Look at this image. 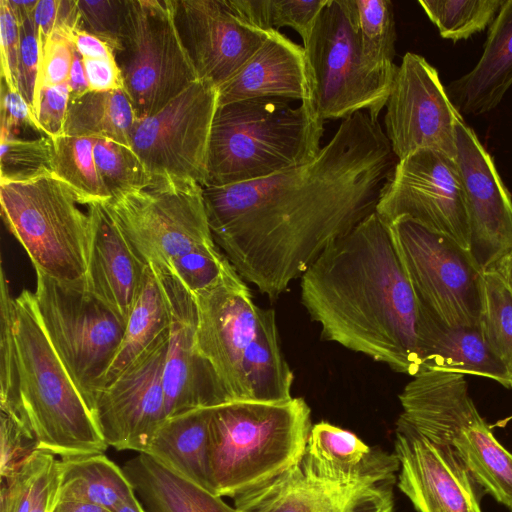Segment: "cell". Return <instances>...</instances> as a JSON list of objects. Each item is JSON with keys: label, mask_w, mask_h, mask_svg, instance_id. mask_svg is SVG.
Masks as SVG:
<instances>
[{"label": "cell", "mask_w": 512, "mask_h": 512, "mask_svg": "<svg viewBox=\"0 0 512 512\" xmlns=\"http://www.w3.org/2000/svg\"><path fill=\"white\" fill-rule=\"evenodd\" d=\"M69 101L70 91L67 82L43 88L37 119L46 136L55 139L64 134Z\"/></svg>", "instance_id": "cell-48"}, {"label": "cell", "mask_w": 512, "mask_h": 512, "mask_svg": "<svg viewBox=\"0 0 512 512\" xmlns=\"http://www.w3.org/2000/svg\"><path fill=\"white\" fill-rule=\"evenodd\" d=\"M389 228L419 302L446 324L481 325L484 271L470 251L407 217Z\"/></svg>", "instance_id": "cell-12"}, {"label": "cell", "mask_w": 512, "mask_h": 512, "mask_svg": "<svg viewBox=\"0 0 512 512\" xmlns=\"http://www.w3.org/2000/svg\"><path fill=\"white\" fill-rule=\"evenodd\" d=\"M314 116L346 119L366 112L378 121L395 73L370 70L361 55L354 0H328L303 44Z\"/></svg>", "instance_id": "cell-8"}, {"label": "cell", "mask_w": 512, "mask_h": 512, "mask_svg": "<svg viewBox=\"0 0 512 512\" xmlns=\"http://www.w3.org/2000/svg\"><path fill=\"white\" fill-rule=\"evenodd\" d=\"M93 154L101 182L111 198L145 189L153 183V177L129 145L95 138Z\"/></svg>", "instance_id": "cell-37"}, {"label": "cell", "mask_w": 512, "mask_h": 512, "mask_svg": "<svg viewBox=\"0 0 512 512\" xmlns=\"http://www.w3.org/2000/svg\"><path fill=\"white\" fill-rule=\"evenodd\" d=\"M234 6L255 27L279 31L290 27L307 42L314 24L328 0H232Z\"/></svg>", "instance_id": "cell-38"}, {"label": "cell", "mask_w": 512, "mask_h": 512, "mask_svg": "<svg viewBox=\"0 0 512 512\" xmlns=\"http://www.w3.org/2000/svg\"><path fill=\"white\" fill-rule=\"evenodd\" d=\"M94 142L95 138L65 134L53 139L52 173L73 190L83 205L104 203L111 198L96 168Z\"/></svg>", "instance_id": "cell-34"}, {"label": "cell", "mask_w": 512, "mask_h": 512, "mask_svg": "<svg viewBox=\"0 0 512 512\" xmlns=\"http://www.w3.org/2000/svg\"><path fill=\"white\" fill-rule=\"evenodd\" d=\"M432 441L451 446L475 482L512 511V453L478 411L447 426Z\"/></svg>", "instance_id": "cell-27"}, {"label": "cell", "mask_w": 512, "mask_h": 512, "mask_svg": "<svg viewBox=\"0 0 512 512\" xmlns=\"http://www.w3.org/2000/svg\"><path fill=\"white\" fill-rule=\"evenodd\" d=\"M395 484H345L305 472L299 461L235 497L241 512H395Z\"/></svg>", "instance_id": "cell-21"}, {"label": "cell", "mask_w": 512, "mask_h": 512, "mask_svg": "<svg viewBox=\"0 0 512 512\" xmlns=\"http://www.w3.org/2000/svg\"><path fill=\"white\" fill-rule=\"evenodd\" d=\"M169 325V310L163 290L155 272L147 265L126 320L120 346L103 378L101 389L151 347L169 329Z\"/></svg>", "instance_id": "cell-30"}, {"label": "cell", "mask_w": 512, "mask_h": 512, "mask_svg": "<svg viewBox=\"0 0 512 512\" xmlns=\"http://www.w3.org/2000/svg\"><path fill=\"white\" fill-rule=\"evenodd\" d=\"M39 75V42L34 18L31 16L20 25L18 89L23 98L31 106L32 110L34 107Z\"/></svg>", "instance_id": "cell-45"}, {"label": "cell", "mask_w": 512, "mask_h": 512, "mask_svg": "<svg viewBox=\"0 0 512 512\" xmlns=\"http://www.w3.org/2000/svg\"><path fill=\"white\" fill-rule=\"evenodd\" d=\"M3 221L34 269L65 282L85 279L91 219L73 190L53 173L25 181H0Z\"/></svg>", "instance_id": "cell-7"}, {"label": "cell", "mask_w": 512, "mask_h": 512, "mask_svg": "<svg viewBox=\"0 0 512 512\" xmlns=\"http://www.w3.org/2000/svg\"><path fill=\"white\" fill-rule=\"evenodd\" d=\"M355 22L362 58L378 73H395L397 39L393 4L389 0H354Z\"/></svg>", "instance_id": "cell-35"}, {"label": "cell", "mask_w": 512, "mask_h": 512, "mask_svg": "<svg viewBox=\"0 0 512 512\" xmlns=\"http://www.w3.org/2000/svg\"><path fill=\"white\" fill-rule=\"evenodd\" d=\"M53 139H25L1 131L0 181H25L52 173Z\"/></svg>", "instance_id": "cell-39"}, {"label": "cell", "mask_w": 512, "mask_h": 512, "mask_svg": "<svg viewBox=\"0 0 512 512\" xmlns=\"http://www.w3.org/2000/svg\"><path fill=\"white\" fill-rule=\"evenodd\" d=\"M194 298L198 349L230 402L291 399L294 376L281 350L275 312L255 304L236 270Z\"/></svg>", "instance_id": "cell-3"}, {"label": "cell", "mask_w": 512, "mask_h": 512, "mask_svg": "<svg viewBox=\"0 0 512 512\" xmlns=\"http://www.w3.org/2000/svg\"><path fill=\"white\" fill-rule=\"evenodd\" d=\"M16 20L21 25L27 18L33 16L38 0L17 1L7 0Z\"/></svg>", "instance_id": "cell-56"}, {"label": "cell", "mask_w": 512, "mask_h": 512, "mask_svg": "<svg viewBox=\"0 0 512 512\" xmlns=\"http://www.w3.org/2000/svg\"><path fill=\"white\" fill-rule=\"evenodd\" d=\"M88 207L92 236L85 285L126 321L146 266L137 258L103 203Z\"/></svg>", "instance_id": "cell-23"}, {"label": "cell", "mask_w": 512, "mask_h": 512, "mask_svg": "<svg viewBox=\"0 0 512 512\" xmlns=\"http://www.w3.org/2000/svg\"><path fill=\"white\" fill-rule=\"evenodd\" d=\"M456 145L469 220V251L485 271L512 247V198L494 159L463 117L457 123Z\"/></svg>", "instance_id": "cell-20"}, {"label": "cell", "mask_w": 512, "mask_h": 512, "mask_svg": "<svg viewBox=\"0 0 512 512\" xmlns=\"http://www.w3.org/2000/svg\"><path fill=\"white\" fill-rule=\"evenodd\" d=\"M375 211L388 225L407 217L469 250L461 172L456 159L441 151L420 149L398 160Z\"/></svg>", "instance_id": "cell-14"}, {"label": "cell", "mask_w": 512, "mask_h": 512, "mask_svg": "<svg viewBox=\"0 0 512 512\" xmlns=\"http://www.w3.org/2000/svg\"><path fill=\"white\" fill-rule=\"evenodd\" d=\"M35 273L33 294L41 324L94 416L96 396L126 321L89 291L84 280L65 282L38 269Z\"/></svg>", "instance_id": "cell-9"}, {"label": "cell", "mask_w": 512, "mask_h": 512, "mask_svg": "<svg viewBox=\"0 0 512 512\" xmlns=\"http://www.w3.org/2000/svg\"><path fill=\"white\" fill-rule=\"evenodd\" d=\"M485 271L496 274L512 293V247L496 259Z\"/></svg>", "instance_id": "cell-54"}, {"label": "cell", "mask_w": 512, "mask_h": 512, "mask_svg": "<svg viewBox=\"0 0 512 512\" xmlns=\"http://www.w3.org/2000/svg\"><path fill=\"white\" fill-rule=\"evenodd\" d=\"M83 29L96 35L117 52L125 24L126 0H77Z\"/></svg>", "instance_id": "cell-43"}, {"label": "cell", "mask_w": 512, "mask_h": 512, "mask_svg": "<svg viewBox=\"0 0 512 512\" xmlns=\"http://www.w3.org/2000/svg\"><path fill=\"white\" fill-rule=\"evenodd\" d=\"M115 58L137 119L157 113L199 79L179 36L172 0H126Z\"/></svg>", "instance_id": "cell-11"}, {"label": "cell", "mask_w": 512, "mask_h": 512, "mask_svg": "<svg viewBox=\"0 0 512 512\" xmlns=\"http://www.w3.org/2000/svg\"><path fill=\"white\" fill-rule=\"evenodd\" d=\"M58 500L101 505L115 512L136 496L122 468L101 454L61 458Z\"/></svg>", "instance_id": "cell-31"}, {"label": "cell", "mask_w": 512, "mask_h": 512, "mask_svg": "<svg viewBox=\"0 0 512 512\" xmlns=\"http://www.w3.org/2000/svg\"><path fill=\"white\" fill-rule=\"evenodd\" d=\"M136 119L124 89L89 91L70 99L64 134L110 139L130 146V132Z\"/></svg>", "instance_id": "cell-32"}, {"label": "cell", "mask_w": 512, "mask_h": 512, "mask_svg": "<svg viewBox=\"0 0 512 512\" xmlns=\"http://www.w3.org/2000/svg\"><path fill=\"white\" fill-rule=\"evenodd\" d=\"M385 107L384 132L397 160L420 149L456 159L457 123L462 116L437 69L423 56L413 52L403 56Z\"/></svg>", "instance_id": "cell-15"}, {"label": "cell", "mask_w": 512, "mask_h": 512, "mask_svg": "<svg viewBox=\"0 0 512 512\" xmlns=\"http://www.w3.org/2000/svg\"><path fill=\"white\" fill-rule=\"evenodd\" d=\"M0 407L14 419L18 407L16 344L14 336V297L4 269L0 267Z\"/></svg>", "instance_id": "cell-41"}, {"label": "cell", "mask_w": 512, "mask_h": 512, "mask_svg": "<svg viewBox=\"0 0 512 512\" xmlns=\"http://www.w3.org/2000/svg\"><path fill=\"white\" fill-rule=\"evenodd\" d=\"M512 86V0H504L489 26L480 59L468 73L451 81L446 93L460 115L495 109Z\"/></svg>", "instance_id": "cell-26"}, {"label": "cell", "mask_w": 512, "mask_h": 512, "mask_svg": "<svg viewBox=\"0 0 512 512\" xmlns=\"http://www.w3.org/2000/svg\"><path fill=\"white\" fill-rule=\"evenodd\" d=\"M232 268L220 249L213 246L180 257L167 273L174 275L194 296L215 285Z\"/></svg>", "instance_id": "cell-42"}, {"label": "cell", "mask_w": 512, "mask_h": 512, "mask_svg": "<svg viewBox=\"0 0 512 512\" xmlns=\"http://www.w3.org/2000/svg\"><path fill=\"white\" fill-rule=\"evenodd\" d=\"M309 92L304 48L272 30L236 74L218 87V106L263 97L305 103Z\"/></svg>", "instance_id": "cell-24"}, {"label": "cell", "mask_w": 512, "mask_h": 512, "mask_svg": "<svg viewBox=\"0 0 512 512\" xmlns=\"http://www.w3.org/2000/svg\"><path fill=\"white\" fill-rule=\"evenodd\" d=\"M218 88L198 79L157 113L136 119L130 146L153 178L206 181L207 156Z\"/></svg>", "instance_id": "cell-13"}, {"label": "cell", "mask_w": 512, "mask_h": 512, "mask_svg": "<svg viewBox=\"0 0 512 512\" xmlns=\"http://www.w3.org/2000/svg\"><path fill=\"white\" fill-rule=\"evenodd\" d=\"M0 107L1 131L17 136L19 129L28 128L45 135L31 106L19 91H11L2 79Z\"/></svg>", "instance_id": "cell-49"}, {"label": "cell", "mask_w": 512, "mask_h": 512, "mask_svg": "<svg viewBox=\"0 0 512 512\" xmlns=\"http://www.w3.org/2000/svg\"><path fill=\"white\" fill-rule=\"evenodd\" d=\"M0 438V475L2 480L12 475L37 448L18 424L4 413H1Z\"/></svg>", "instance_id": "cell-47"}, {"label": "cell", "mask_w": 512, "mask_h": 512, "mask_svg": "<svg viewBox=\"0 0 512 512\" xmlns=\"http://www.w3.org/2000/svg\"><path fill=\"white\" fill-rule=\"evenodd\" d=\"M60 5L61 0H38L34 11L33 18L38 35L40 63L41 56L57 25Z\"/></svg>", "instance_id": "cell-51"}, {"label": "cell", "mask_w": 512, "mask_h": 512, "mask_svg": "<svg viewBox=\"0 0 512 512\" xmlns=\"http://www.w3.org/2000/svg\"><path fill=\"white\" fill-rule=\"evenodd\" d=\"M73 58L74 47L72 43L64 37L53 35L41 56L40 75L33 107L36 117L43 88L66 83Z\"/></svg>", "instance_id": "cell-44"}, {"label": "cell", "mask_w": 512, "mask_h": 512, "mask_svg": "<svg viewBox=\"0 0 512 512\" xmlns=\"http://www.w3.org/2000/svg\"><path fill=\"white\" fill-rule=\"evenodd\" d=\"M397 161L378 121L357 112L310 162L261 180L203 187L214 241L245 282L275 300L376 210Z\"/></svg>", "instance_id": "cell-1"}, {"label": "cell", "mask_w": 512, "mask_h": 512, "mask_svg": "<svg viewBox=\"0 0 512 512\" xmlns=\"http://www.w3.org/2000/svg\"><path fill=\"white\" fill-rule=\"evenodd\" d=\"M169 329L96 396L94 417L108 446L146 453L167 419L163 370Z\"/></svg>", "instance_id": "cell-16"}, {"label": "cell", "mask_w": 512, "mask_h": 512, "mask_svg": "<svg viewBox=\"0 0 512 512\" xmlns=\"http://www.w3.org/2000/svg\"><path fill=\"white\" fill-rule=\"evenodd\" d=\"M59 480L55 455L33 451L12 475L1 480L0 512H53Z\"/></svg>", "instance_id": "cell-33"}, {"label": "cell", "mask_w": 512, "mask_h": 512, "mask_svg": "<svg viewBox=\"0 0 512 512\" xmlns=\"http://www.w3.org/2000/svg\"><path fill=\"white\" fill-rule=\"evenodd\" d=\"M484 335L512 378V293L499 277L484 271Z\"/></svg>", "instance_id": "cell-40"}, {"label": "cell", "mask_w": 512, "mask_h": 512, "mask_svg": "<svg viewBox=\"0 0 512 512\" xmlns=\"http://www.w3.org/2000/svg\"><path fill=\"white\" fill-rule=\"evenodd\" d=\"M115 512H146L137 495L119 506Z\"/></svg>", "instance_id": "cell-57"}, {"label": "cell", "mask_w": 512, "mask_h": 512, "mask_svg": "<svg viewBox=\"0 0 512 512\" xmlns=\"http://www.w3.org/2000/svg\"><path fill=\"white\" fill-rule=\"evenodd\" d=\"M421 307V373L438 371L476 375L512 388L511 375L489 345L481 325H449L422 304Z\"/></svg>", "instance_id": "cell-25"}, {"label": "cell", "mask_w": 512, "mask_h": 512, "mask_svg": "<svg viewBox=\"0 0 512 512\" xmlns=\"http://www.w3.org/2000/svg\"><path fill=\"white\" fill-rule=\"evenodd\" d=\"M20 25L7 0H0L1 79L11 91L18 89Z\"/></svg>", "instance_id": "cell-46"}, {"label": "cell", "mask_w": 512, "mask_h": 512, "mask_svg": "<svg viewBox=\"0 0 512 512\" xmlns=\"http://www.w3.org/2000/svg\"><path fill=\"white\" fill-rule=\"evenodd\" d=\"M323 132L306 103L293 107L291 100L263 97L218 106L203 187L261 180L310 162Z\"/></svg>", "instance_id": "cell-5"}, {"label": "cell", "mask_w": 512, "mask_h": 512, "mask_svg": "<svg viewBox=\"0 0 512 512\" xmlns=\"http://www.w3.org/2000/svg\"><path fill=\"white\" fill-rule=\"evenodd\" d=\"M397 486L417 512H482L476 482L454 449L427 439L398 417Z\"/></svg>", "instance_id": "cell-18"}, {"label": "cell", "mask_w": 512, "mask_h": 512, "mask_svg": "<svg viewBox=\"0 0 512 512\" xmlns=\"http://www.w3.org/2000/svg\"><path fill=\"white\" fill-rule=\"evenodd\" d=\"M89 90L95 92L124 89L121 70L116 59L82 58Z\"/></svg>", "instance_id": "cell-50"}, {"label": "cell", "mask_w": 512, "mask_h": 512, "mask_svg": "<svg viewBox=\"0 0 512 512\" xmlns=\"http://www.w3.org/2000/svg\"><path fill=\"white\" fill-rule=\"evenodd\" d=\"M153 271L163 290L170 316L163 370L167 418L230 402L212 367L198 349L194 296L174 275L156 269Z\"/></svg>", "instance_id": "cell-19"}, {"label": "cell", "mask_w": 512, "mask_h": 512, "mask_svg": "<svg viewBox=\"0 0 512 512\" xmlns=\"http://www.w3.org/2000/svg\"><path fill=\"white\" fill-rule=\"evenodd\" d=\"M301 397L231 401L212 407L209 462L213 493L235 497L277 477L303 456L312 428Z\"/></svg>", "instance_id": "cell-6"}, {"label": "cell", "mask_w": 512, "mask_h": 512, "mask_svg": "<svg viewBox=\"0 0 512 512\" xmlns=\"http://www.w3.org/2000/svg\"><path fill=\"white\" fill-rule=\"evenodd\" d=\"M299 464L310 475L345 484H396L400 468L395 453L372 448L351 431L324 421L312 426Z\"/></svg>", "instance_id": "cell-22"}, {"label": "cell", "mask_w": 512, "mask_h": 512, "mask_svg": "<svg viewBox=\"0 0 512 512\" xmlns=\"http://www.w3.org/2000/svg\"><path fill=\"white\" fill-rule=\"evenodd\" d=\"M53 512H113L106 507L98 504L73 501L58 500Z\"/></svg>", "instance_id": "cell-55"}, {"label": "cell", "mask_w": 512, "mask_h": 512, "mask_svg": "<svg viewBox=\"0 0 512 512\" xmlns=\"http://www.w3.org/2000/svg\"><path fill=\"white\" fill-rule=\"evenodd\" d=\"M211 410L212 407L197 408L167 418L144 454L213 493L209 462Z\"/></svg>", "instance_id": "cell-28"}, {"label": "cell", "mask_w": 512, "mask_h": 512, "mask_svg": "<svg viewBox=\"0 0 512 512\" xmlns=\"http://www.w3.org/2000/svg\"><path fill=\"white\" fill-rule=\"evenodd\" d=\"M175 24L199 79L217 88L233 77L272 30L252 25L232 0H172Z\"/></svg>", "instance_id": "cell-17"}, {"label": "cell", "mask_w": 512, "mask_h": 512, "mask_svg": "<svg viewBox=\"0 0 512 512\" xmlns=\"http://www.w3.org/2000/svg\"><path fill=\"white\" fill-rule=\"evenodd\" d=\"M18 407L14 420L43 450L61 458L104 453L97 422L39 319L34 294L14 298Z\"/></svg>", "instance_id": "cell-4"}, {"label": "cell", "mask_w": 512, "mask_h": 512, "mask_svg": "<svg viewBox=\"0 0 512 512\" xmlns=\"http://www.w3.org/2000/svg\"><path fill=\"white\" fill-rule=\"evenodd\" d=\"M442 38L456 43L490 26L504 0H420Z\"/></svg>", "instance_id": "cell-36"}, {"label": "cell", "mask_w": 512, "mask_h": 512, "mask_svg": "<svg viewBox=\"0 0 512 512\" xmlns=\"http://www.w3.org/2000/svg\"><path fill=\"white\" fill-rule=\"evenodd\" d=\"M70 41L82 58L116 59L108 43L83 28L75 30Z\"/></svg>", "instance_id": "cell-52"}, {"label": "cell", "mask_w": 512, "mask_h": 512, "mask_svg": "<svg viewBox=\"0 0 512 512\" xmlns=\"http://www.w3.org/2000/svg\"><path fill=\"white\" fill-rule=\"evenodd\" d=\"M67 83L70 91V99L78 98L90 91L82 56L75 48L74 58Z\"/></svg>", "instance_id": "cell-53"}, {"label": "cell", "mask_w": 512, "mask_h": 512, "mask_svg": "<svg viewBox=\"0 0 512 512\" xmlns=\"http://www.w3.org/2000/svg\"><path fill=\"white\" fill-rule=\"evenodd\" d=\"M146 512H241L139 453L122 467Z\"/></svg>", "instance_id": "cell-29"}, {"label": "cell", "mask_w": 512, "mask_h": 512, "mask_svg": "<svg viewBox=\"0 0 512 512\" xmlns=\"http://www.w3.org/2000/svg\"><path fill=\"white\" fill-rule=\"evenodd\" d=\"M300 288L301 303L325 339L398 373H421L422 307L389 225L376 211L322 252Z\"/></svg>", "instance_id": "cell-2"}, {"label": "cell", "mask_w": 512, "mask_h": 512, "mask_svg": "<svg viewBox=\"0 0 512 512\" xmlns=\"http://www.w3.org/2000/svg\"><path fill=\"white\" fill-rule=\"evenodd\" d=\"M137 258L167 272L180 257L217 246L208 221L203 186L193 180L153 178L142 190L103 203Z\"/></svg>", "instance_id": "cell-10"}]
</instances>
